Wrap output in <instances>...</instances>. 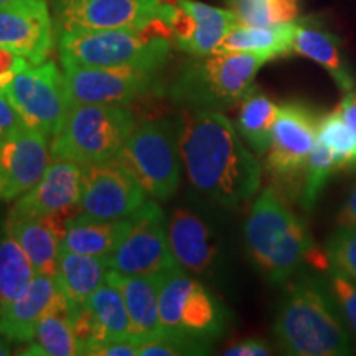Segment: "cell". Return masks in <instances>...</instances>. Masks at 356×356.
<instances>
[{
  "label": "cell",
  "mask_w": 356,
  "mask_h": 356,
  "mask_svg": "<svg viewBox=\"0 0 356 356\" xmlns=\"http://www.w3.org/2000/svg\"><path fill=\"white\" fill-rule=\"evenodd\" d=\"M109 267L106 259L78 254L61 248L56 267V284L68 302V314L88 305L89 299L106 280Z\"/></svg>",
  "instance_id": "7402d4cb"
},
{
  "label": "cell",
  "mask_w": 356,
  "mask_h": 356,
  "mask_svg": "<svg viewBox=\"0 0 356 356\" xmlns=\"http://www.w3.org/2000/svg\"><path fill=\"white\" fill-rule=\"evenodd\" d=\"M24 355L37 356H78L81 346L68 318V312H53L40 320L35 338Z\"/></svg>",
  "instance_id": "f546056e"
},
{
  "label": "cell",
  "mask_w": 356,
  "mask_h": 356,
  "mask_svg": "<svg viewBox=\"0 0 356 356\" xmlns=\"http://www.w3.org/2000/svg\"><path fill=\"white\" fill-rule=\"evenodd\" d=\"M337 226H356V184L351 188L348 198L345 200L343 207L337 216Z\"/></svg>",
  "instance_id": "b9f144b4"
},
{
  "label": "cell",
  "mask_w": 356,
  "mask_h": 356,
  "mask_svg": "<svg viewBox=\"0 0 356 356\" xmlns=\"http://www.w3.org/2000/svg\"><path fill=\"white\" fill-rule=\"evenodd\" d=\"M6 96L25 126L53 137L71 108L65 73L53 61L30 65L8 84Z\"/></svg>",
  "instance_id": "8fae6325"
},
{
  "label": "cell",
  "mask_w": 356,
  "mask_h": 356,
  "mask_svg": "<svg viewBox=\"0 0 356 356\" xmlns=\"http://www.w3.org/2000/svg\"><path fill=\"white\" fill-rule=\"evenodd\" d=\"M178 149L191 186L222 208H236L261 188L262 167L221 111L184 109Z\"/></svg>",
  "instance_id": "6da1fadb"
},
{
  "label": "cell",
  "mask_w": 356,
  "mask_h": 356,
  "mask_svg": "<svg viewBox=\"0 0 356 356\" xmlns=\"http://www.w3.org/2000/svg\"><path fill=\"white\" fill-rule=\"evenodd\" d=\"M172 25L167 22L142 30H74L58 33L61 63L78 66H142L162 68L170 55Z\"/></svg>",
  "instance_id": "5b68a950"
},
{
  "label": "cell",
  "mask_w": 356,
  "mask_h": 356,
  "mask_svg": "<svg viewBox=\"0 0 356 356\" xmlns=\"http://www.w3.org/2000/svg\"><path fill=\"white\" fill-rule=\"evenodd\" d=\"M145 202V190L118 160L83 167L79 216L101 221L126 220Z\"/></svg>",
  "instance_id": "4fadbf2b"
},
{
  "label": "cell",
  "mask_w": 356,
  "mask_h": 356,
  "mask_svg": "<svg viewBox=\"0 0 356 356\" xmlns=\"http://www.w3.org/2000/svg\"><path fill=\"white\" fill-rule=\"evenodd\" d=\"M8 229L32 262L35 274L55 275L66 221L60 216L7 220Z\"/></svg>",
  "instance_id": "44dd1931"
},
{
  "label": "cell",
  "mask_w": 356,
  "mask_h": 356,
  "mask_svg": "<svg viewBox=\"0 0 356 356\" xmlns=\"http://www.w3.org/2000/svg\"><path fill=\"white\" fill-rule=\"evenodd\" d=\"M292 50L323 66L341 91L348 92L355 89L356 81L341 53L340 40L335 35L315 26L296 25Z\"/></svg>",
  "instance_id": "d4e9b609"
},
{
  "label": "cell",
  "mask_w": 356,
  "mask_h": 356,
  "mask_svg": "<svg viewBox=\"0 0 356 356\" xmlns=\"http://www.w3.org/2000/svg\"><path fill=\"white\" fill-rule=\"evenodd\" d=\"M33 277L32 262L6 226L0 233V305L10 304L24 296Z\"/></svg>",
  "instance_id": "f1b7e54d"
},
{
  "label": "cell",
  "mask_w": 356,
  "mask_h": 356,
  "mask_svg": "<svg viewBox=\"0 0 356 356\" xmlns=\"http://www.w3.org/2000/svg\"><path fill=\"white\" fill-rule=\"evenodd\" d=\"M323 254L328 266L338 267L356 279V226H337L325 244Z\"/></svg>",
  "instance_id": "e575fe53"
},
{
  "label": "cell",
  "mask_w": 356,
  "mask_h": 356,
  "mask_svg": "<svg viewBox=\"0 0 356 356\" xmlns=\"http://www.w3.org/2000/svg\"><path fill=\"white\" fill-rule=\"evenodd\" d=\"M267 53L225 51L198 56L180 71L168 95L184 109L222 111L241 102L254 88V78Z\"/></svg>",
  "instance_id": "277c9868"
},
{
  "label": "cell",
  "mask_w": 356,
  "mask_h": 356,
  "mask_svg": "<svg viewBox=\"0 0 356 356\" xmlns=\"http://www.w3.org/2000/svg\"><path fill=\"white\" fill-rule=\"evenodd\" d=\"M51 160L47 136L22 124L0 142V200L13 202L32 190Z\"/></svg>",
  "instance_id": "9a60e30c"
},
{
  "label": "cell",
  "mask_w": 356,
  "mask_h": 356,
  "mask_svg": "<svg viewBox=\"0 0 356 356\" xmlns=\"http://www.w3.org/2000/svg\"><path fill=\"white\" fill-rule=\"evenodd\" d=\"M325 270V277L340 307L346 327L356 337V279L333 266H328Z\"/></svg>",
  "instance_id": "d590c367"
},
{
  "label": "cell",
  "mask_w": 356,
  "mask_h": 356,
  "mask_svg": "<svg viewBox=\"0 0 356 356\" xmlns=\"http://www.w3.org/2000/svg\"><path fill=\"white\" fill-rule=\"evenodd\" d=\"M22 124L24 121L12 106V102L8 101V97L6 95H0V142L10 136L13 131H17Z\"/></svg>",
  "instance_id": "f35d334b"
},
{
  "label": "cell",
  "mask_w": 356,
  "mask_h": 356,
  "mask_svg": "<svg viewBox=\"0 0 356 356\" xmlns=\"http://www.w3.org/2000/svg\"><path fill=\"white\" fill-rule=\"evenodd\" d=\"M0 47L32 65L47 61L53 48V19L44 0H13L0 7Z\"/></svg>",
  "instance_id": "2e32d148"
},
{
  "label": "cell",
  "mask_w": 356,
  "mask_h": 356,
  "mask_svg": "<svg viewBox=\"0 0 356 356\" xmlns=\"http://www.w3.org/2000/svg\"><path fill=\"white\" fill-rule=\"evenodd\" d=\"M335 170H340L337 157L317 137V142H315L314 150L310 154L309 165H307L304 184H302L300 203L305 210H312L315 207L320 193Z\"/></svg>",
  "instance_id": "1f68e13d"
},
{
  "label": "cell",
  "mask_w": 356,
  "mask_h": 356,
  "mask_svg": "<svg viewBox=\"0 0 356 356\" xmlns=\"http://www.w3.org/2000/svg\"><path fill=\"white\" fill-rule=\"evenodd\" d=\"M7 88H8V83H6V81H0V95H6Z\"/></svg>",
  "instance_id": "ee69618b"
},
{
  "label": "cell",
  "mask_w": 356,
  "mask_h": 356,
  "mask_svg": "<svg viewBox=\"0 0 356 356\" xmlns=\"http://www.w3.org/2000/svg\"><path fill=\"white\" fill-rule=\"evenodd\" d=\"M211 343L197 340L181 333L159 332L155 335L140 338L139 356H178V355H207Z\"/></svg>",
  "instance_id": "836d02e7"
},
{
  "label": "cell",
  "mask_w": 356,
  "mask_h": 356,
  "mask_svg": "<svg viewBox=\"0 0 356 356\" xmlns=\"http://www.w3.org/2000/svg\"><path fill=\"white\" fill-rule=\"evenodd\" d=\"M83 167L68 160H53L47 173L26 191L8 213V220L66 215L79 204Z\"/></svg>",
  "instance_id": "e0dca14e"
},
{
  "label": "cell",
  "mask_w": 356,
  "mask_h": 356,
  "mask_svg": "<svg viewBox=\"0 0 356 356\" xmlns=\"http://www.w3.org/2000/svg\"><path fill=\"white\" fill-rule=\"evenodd\" d=\"M239 24L275 26L292 24L299 17V0H229Z\"/></svg>",
  "instance_id": "4dcf8cb0"
},
{
  "label": "cell",
  "mask_w": 356,
  "mask_h": 356,
  "mask_svg": "<svg viewBox=\"0 0 356 356\" xmlns=\"http://www.w3.org/2000/svg\"><path fill=\"white\" fill-rule=\"evenodd\" d=\"M13 0H0V7H6L8 3H12Z\"/></svg>",
  "instance_id": "f6af8a7d"
},
{
  "label": "cell",
  "mask_w": 356,
  "mask_h": 356,
  "mask_svg": "<svg viewBox=\"0 0 356 356\" xmlns=\"http://www.w3.org/2000/svg\"><path fill=\"white\" fill-rule=\"evenodd\" d=\"M30 65L32 63L25 56L19 55L10 48L0 47V81L10 84L12 79Z\"/></svg>",
  "instance_id": "74e56055"
},
{
  "label": "cell",
  "mask_w": 356,
  "mask_h": 356,
  "mask_svg": "<svg viewBox=\"0 0 356 356\" xmlns=\"http://www.w3.org/2000/svg\"><path fill=\"white\" fill-rule=\"evenodd\" d=\"M296 24H284L275 26H251L236 25L226 35L215 53L225 51H257L267 53L273 58L286 56L292 53Z\"/></svg>",
  "instance_id": "4316f807"
},
{
  "label": "cell",
  "mask_w": 356,
  "mask_h": 356,
  "mask_svg": "<svg viewBox=\"0 0 356 356\" xmlns=\"http://www.w3.org/2000/svg\"><path fill=\"white\" fill-rule=\"evenodd\" d=\"M338 114L341 115L346 126L351 129V132L356 136V89L345 92V97L338 104Z\"/></svg>",
  "instance_id": "60d3db41"
},
{
  "label": "cell",
  "mask_w": 356,
  "mask_h": 356,
  "mask_svg": "<svg viewBox=\"0 0 356 356\" xmlns=\"http://www.w3.org/2000/svg\"><path fill=\"white\" fill-rule=\"evenodd\" d=\"M159 312L163 332L181 333L211 345L228 325L220 300L180 266L160 279Z\"/></svg>",
  "instance_id": "ba28073f"
},
{
  "label": "cell",
  "mask_w": 356,
  "mask_h": 356,
  "mask_svg": "<svg viewBox=\"0 0 356 356\" xmlns=\"http://www.w3.org/2000/svg\"><path fill=\"white\" fill-rule=\"evenodd\" d=\"M269 346L261 340H244L241 343H236L229 346L225 351L226 356H267L270 355Z\"/></svg>",
  "instance_id": "ab89813d"
},
{
  "label": "cell",
  "mask_w": 356,
  "mask_h": 356,
  "mask_svg": "<svg viewBox=\"0 0 356 356\" xmlns=\"http://www.w3.org/2000/svg\"><path fill=\"white\" fill-rule=\"evenodd\" d=\"M129 218L126 220H88L83 216H74L66 220V229L61 248L78 254L95 256L101 259L108 257L115 251L124 234L127 233Z\"/></svg>",
  "instance_id": "cb8c5ba5"
},
{
  "label": "cell",
  "mask_w": 356,
  "mask_h": 356,
  "mask_svg": "<svg viewBox=\"0 0 356 356\" xmlns=\"http://www.w3.org/2000/svg\"><path fill=\"white\" fill-rule=\"evenodd\" d=\"M244 236L252 262L273 284H287L315 251L305 222L270 186L252 203Z\"/></svg>",
  "instance_id": "3957f363"
},
{
  "label": "cell",
  "mask_w": 356,
  "mask_h": 356,
  "mask_svg": "<svg viewBox=\"0 0 356 356\" xmlns=\"http://www.w3.org/2000/svg\"><path fill=\"white\" fill-rule=\"evenodd\" d=\"M172 20V37L180 50L193 56H207L220 47L236 25L233 10L207 6L197 0H177Z\"/></svg>",
  "instance_id": "ac0fdd59"
},
{
  "label": "cell",
  "mask_w": 356,
  "mask_h": 356,
  "mask_svg": "<svg viewBox=\"0 0 356 356\" xmlns=\"http://www.w3.org/2000/svg\"><path fill=\"white\" fill-rule=\"evenodd\" d=\"M277 114L279 106L256 88L241 101L236 129L256 155H266L269 150Z\"/></svg>",
  "instance_id": "83f0119b"
},
{
  "label": "cell",
  "mask_w": 356,
  "mask_h": 356,
  "mask_svg": "<svg viewBox=\"0 0 356 356\" xmlns=\"http://www.w3.org/2000/svg\"><path fill=\"white\" fill-rule=\"evenodd\" d=\"M318 139L332 150L340 168L356 167V136L337 109L320 115Z\"/></svg>",
  "instance_id": "d6a6232c"
},
{
  "label": "cell",
  "mask_w": 356,
  "mask_h": 356,
  "mask_svg": "<svg viewBox=\"0 0 356 356\" xmlns=\"http://www.w3.org/2000/svg\"><path fill=\"white\" fill-rule=\"evenodd\" d=\"M159 68L142 66H78L63 63L71 102L126 106L155 86Z\"/></svg>",
  "instance_id": "5bb4252c"
},
{
  "label": "cell",
  "mask_w": 356,
  "mask_h": 356,
  "mask_svg": "<svg viewBox=\"0 0 356 356\" xmlns=\"http://www.w3.org/2000/svg\"><path fill=\"white\" fill-rule=\"evenodd\" d=\"M106 279L115 284L122 293L131 317L132 335L145 338L162 332L159 312V291L162 277L126 275L109 269Z\"/></svg>",
  "instance_id": "603a6c76"
},
{
  "label": "cell",
  "mask_w": 356,
  "mask_h": 356,
  "mask_svg": "<svg viewBox=\"0 0 356 356\" xmlns=\"http://www.w3.org/2000/svg\"><path fill=\"white\" fill-rule=\"evenodd\" d=\"M177 6L170 0H53V24L58 33L74 30H142L167 22Z\"/></svg>",
  "instance_id": "9c48e42d"
},
{
  "label": "cell",
  "mask_w": 356,
  "mask_h": 356,
  "mask_svg": "<svg viewBox=\"0 0 356 356\" xmlns=\"http://www.w3.org/2000/svg\"><path fill=\"white\" fill-rule=\"evenodd\" d=\"M173 259L190 274H204L216 261L218 246L210 226L197 213L175 210L167 222Z\"/></svg>",
  "instance_id": "ffe728a7"
},
{
  "label": "cell",
  "mask_w": 356,
  "mask_h": 356,
  "mask_svg": "<svg viewBox=\"0 0 356 356\" xmlns=\"http://www.w3.org/2000/svg\"><path fill=\"white\" fill-rule=\"evenodd\" d=\"M86 309L92 325L91 345L121 340L132 335L131 317H129L126 302L119 287L111 280L106 279L101 287L92 293Z\"/></svg>",
  "instance_id": "484cf974"
},
{
  "label": "cell",
  "mask_w": 356,
  "mask_h": 356,
  "mask_svg": "<svg viewBox=\"0 0 356 356\" xmlns=\"http://www.w3.org/2000/svg\"><path fill=\"white\" fill-rule=\"evenodd\" d=\"M134 127L136 119L126 106L74 102L51 137V159L81 167L111 162L118 159Z\"/></svg>",
  "instance_id": "8992f818"
},
{
  "label": "cell",
  "mask_w": 356,
  "mask_h": 356,
  "mask_svg": "<svg viewBox=\"0 0 356 356\" xmlns=\"http://www.w3.org/2000/svg\"><path fill=\"white\" fill-rule=\"evenodd\" d=\"M274 322L280 350L293 356L351 353L348 327L325 275L296 274Z\"/></svg>",
  "instance_id": "7a4b0ae2"
},
{
  "label": "cell",
  "mask_w": 356,
  "mask_h": 356,
  "mask_svg": "<svg viewBox=\"0 0 356 356\" xmlns=\"http://www.w3.org/2000/svg\"><path fill=\"white\" fill-rule=\"evenodd\" d=\"M119 163L155 200H170L180 185L181 157L177 126L168 121H147L134 131L118 155Z\"/></svg>",
  "instance_id": "52a82bcc"
},
{
  "label": "cell",
  "mask_w": 356,
  "mask_h": 356,
  "mask_svg": "<svg viewBox=\"0 0 356 356\" xmlns=\"http://www.w3.org/2000/svg\"><path fill=\"white\" fill-rule=\"evenodd\" d=\"M12 351H10V345H8V340L0 335V356H7Z\"/></svg>",
  "instance_id": "7bdbcfd3"
},
{
  "label": "cell",
  "mask_w": 356,
  "mask_h": 356,
  "mask_svg": "<svg viewBox=\"0 0 356 356\" xmlns=\"http://www.w3.org/2000/svg\"><path fill=\"white\" fill-rule=\"evenodd\" d=\"M318 121L314 109L302 102L279 106L267 150V170L282 185H297L305 178L312 150L318 137Z\"/></svg>",
  "instance_id": "7c38bea8"
},
{
  "label": "cell",
  "mask_w": 356,
  "mask_h": 356,
  "mask_svg": "<svg viewBox=\"0 0 356 356\" xmlns=\"http://www.w3.org/2000/svg\"><path fill=\"white\" fill-rule=\"evenodd\" d=\"M139 337L131 335L121 340L104 341L88 346L84 355L88 356H139Z\"/></svg>",
  "instance_id": "8d00e7d4"
},
{
  "label": "cell",
  "mask_w": 356,
  "mask_h": 356,
  "mask_svg": "<svg viewBox=\"0 0 356 356\" xmlns=\"http://www.w3.org/2000/svg\"><path fill=\"white\" fill-rule=\"evenodd\" d=\"M127 233L106 262L111 270L126 275L162 277L178 266L168 244L167 221L162 208L147 200L129 216Z\"/></svg>",
  "instance_id": "30bf717a"
},
{
  "label": "cell",
  "mask_w": 356,
  "mask_h": 356,
  "mask_svg": "<svg viewBox=\"0 0 356 356\" xmlns=\"http://www.w3.org/2000/svg\"><path fill=\"white\" fill-rule=\"evenodd\" d=\"M53 312H68V302L55 275L35 274L24 296L0 305V335L13 343H30L40 320Z\"/></svg>",
  "instance_id": "d6986e66"
}]
</instances>
